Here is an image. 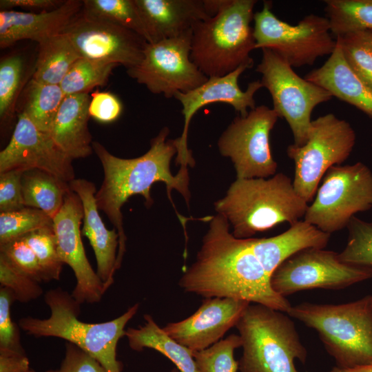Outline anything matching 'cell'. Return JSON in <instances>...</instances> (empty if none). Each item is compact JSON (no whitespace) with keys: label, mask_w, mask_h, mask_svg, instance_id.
<instances>
[{"label":"cell","mask_w":372,"mask_h":372,"mask_svg":"<svg viewBox=\"0 0 372 372\" xmlns=\"http://www.w3.org/2000/svg\"><path fill=\"white\" fill-rule=\"evenodd\" d=\"M209 220L196 260L179 279V287L205 298L242 300L287 313L289 301L272 289L248 238L234 236L228 220L219 214Z\"/></svg>","instance_id":"obj_1"},{"label":"cell","mask_w":372,"mask_h":372,"mask_svg":"<svg viewBox=\"0 0 372 372\" xmlns=\"http://www.w3.org/2000/svg\"><path fill=\"white\" fill-rule=\"evenodd\" d=\"M169 133L164 127L150 141L149 150L143 155L134 158H121L112 154L98 141L92 142L94 152L102 165L104 178L95 194L99 210L103 211L109 218L118 234V249L116 268L118 270L125 252L126 236L124 231L121 207L133 195L140 194L149 208L154 200L150 194L152 185L158 181L164 182L167 194L171 198L172 189H176L185 198L187 206L190 199L188 188L187 169H179L176 176L170 170V162L177 148L175 139H167Z\"/></svg>","instance_id":"obj_2"},{"label":"cell","mask_w":372,"mask_h":372,"mask_svg":"<svg viewBox=\"0 0 372 372\" xmlns=\"http://www.w3.org/2000/svg\"><path fill=\"white\" fill-rule=\"evenodd\" d=\"M308 203L296 192L293 180L283 173L271 178H236L225 196L214 203L237 238H251L287 222L304 218Z\"/></svg>","instance_id":"obj_3"},{"label":"cell","mask_w":372,"mask_h":372,"mask_svg":"<svg viewBox=\"0 0 372 372\" xmlns=\"http://www.w3.org/2000/svg\"><path fill=\"white\" fill-rule=\"evenodd\" d=\"M45 302L50 309L48 318L28 316L19 320V327L27 334L39 337H56L71 342L94 358L106 372H121L122 364L116 358L119 340L125 336V327L136 314V303L119 317L99 323L79 319V304L68 291L58 287L48 291Z\"/></svg>","instance_id":"obj_4"},{"label":"cell","mask_w":372,"mask_h":372,"mask_svg":"<svg viewBox=\"0 0 372 372\" xmlns=\"http://www.w3.org/2000/svg\"><path fill=\"white\" fill-rule=\"evenodd\" d=\"M256 0H223L213 17L192 28L190 59L208 78L223 76L246 63H254L251 23Z\"/></svg>","instance_id":"obj_5"},{"label":"cell","mask_w":372,"mask_h":372,"mask_svg":"<svg viewBox=\"0 0 372 372\" xmlns=\"http://www.w3.org/2000/svg\"><path fill=\"white\" fill-rule=\"evenodd\" d=\"M372 296L341 304L302 302L287 314L315 329L336 366L372 364Z\"/></svg>","instance_id":"obj_6"},{"label":"cell","mask_w":372,"mask_h":372,"mask_svg":"<svg viewBox=\"0 0 372 372\" xmlns=\"http://www.w3.org/2000/svg\"><path fill=\"white\" fill-rule=\"evenodd\" d=\"M236 327L242 341L240 372H298L295 360L306 361L307 350L287 313L250 304Z\"/></svg>","instance_id":"obj_7"},{"label":"cell","mask_w":372,"mask_h":372,"mask_svg":"<svg viewBox=\"0 0 372 372\" xmlns=\"http://www.w3.org/2000/svg\"><path fill=\"white\" fill-rule=\"evenodd\" d=\"M355 140V132L349 122L328 113L312 120L303 145L293 143L287 147V154L295 166V190L307 203L313 200L327 171L349 158Z\"/></svg>","instance_id":"obj_8"},{"label":"cell","mask_w":372,"mask_h":372,"mask_svg":"<svg viewBox=\"0 0 372 372\" xmlns=\"http://www.w3.org/2000/svg\"><path fill=\"white\" fill-rule=\"evenodd\" d=\"M254 21L256 49L275 52L292 68L312 65L336 48L327 17L310 14L297 24H289L272 12L271 1H265L262 9L254 13Z\"/></svg>","instance_id":"obj_9"},{"label":"cell","mask_w":372,"mask_h":372,"mask_svg":"<svg viewBox=\"0 0 372 372\" xmlns=\"http://www.w3.org/2000/svg\"><path fill=\"white\" fill-rule=\"evenodd\" d=\"M372 208V172L363 163L335 165L322 178L303 220L331 234L358 212Z\"/></svg>","instance_id":"obj_10"},{"label":"cell","mask_w":372,"mask_h":372,"mask_svg":"<svg viewBox=\"0 0 372 372\" xmlns=\"http://www.w3.org/2000/svg\"><path fill=\"white\" fill-rule=\"evenodd\" d=\"M262 54L256 71L261 74L260 83L269 92L272 109L287 122L293 144L303 145L307 139L314 108L332 99L323 87L300 77L280 56L269 49Z\"/></svg>","instance_id":"obj_11"},{"label":"cell","mask_w":372,"mask_h":372,"mask_svg":"<svg viewBox=\"0 0 372 372\" xmlns=\"http://www.w3.org/2000/svg\"><path fill=\"white\" fill-rule=\"evenodd\" d=\"M192 30L180 35L147 43L141 62L127 69V74L152 93L174 97L187 92L207 80L190 59Z\"/></svg>","instance_id":"obj_12"},{"label":"cell","mask_w":372,"mask_h":372,"mask_svg":"<svg viewBox=\"0 0 372 372\" xmlns=\"http://www.w3.org/2000/svg\"><path fill=\"white\" fill-rule=\"evenodd\" d=\"M279 116L266 105L237 116L218 140L220 154L234 164L236 178H267L276 174L277 163L270 146V133Z\"/></svg>","instance_id":"obj_13"},{"label":"cell","mask_w":372,"mask_h":372,"mask_svg":"<svg viewBox=\"0 0 372 372\" xmlns=\"http://www.w3.org/2000/svg\"><path fill=\"white\" fill-rule=\"evenodd\" d=\"M371 278V273L342 262L337 252L308 248L282 262L271 273L270 283L286 298L307 289H342Z\"/></svg>","instance_id":"obj_14"},{"label":"cell","mask_w":372,"mask_h":372,"mask_svg":"<svg viewBox=\"0 0 372 372\" xmlns=\"http://www.w3.org/2000/svg\"><path fill=\"white\" fill-rule=\"evenodd\" d=\"M81 58L124 65L138 64L148 43L136 32L85 17L81 11L63 32Z\"/></svg>","instance_id":"obj_15"},{"label":"cell","mask_w":372,"mask_h":372,"mask_svg":"<svg viewBox=\"0 0 372 372\" xmlns=\"http://www.w3.org/2000/svg\"><path fill=\"white\" fill-rule=\"evenodd\" d=\"M17 117L10 142L0 152V173L37 169L68 183L75 179L72 159L50 134L39 130L24 112H18Z\"/></svg>","instance_id":"obj_16"},{"label":"cell","mask_w":372,"mask_h":372,"mask_svg":"<svg viewBox=\"0 0 372 372\" xmlns=\"http://www.w3.org/2000/svg\"><path fill=\"white\" fill-rule=\"evenodd\" d=\"M253 65L254 63L242 65L225 76L209 77L205 83L191 91L176 93L174 97L181 103L184 116L182 134L175 139L176 165L185 169L195 165L192 152L187 147V136L191 120L200 108L211 103H223L231 105L240 116H245L249 113L248 108L253 110L256 107L254 94L262 87L260 81L249 83L245 91L238 85L240 76Z\"/></svg>","instance_id":"obj_17"},{"label":"cell","mask_w":372,"mask_h":372,"mask_svg":"<svg viewBox=\"0 0 372 372\" xmlns=\"http://www.w3.org/2000/svg\"><path fill=\"white\" fill-rule=\"evenodd\" d=\"M83 215L81 198L70 189L52 219L59 256L71 267L76 280L71 294L81 304L97 303L107 291L85 254L80 229Z\"/></svg>","instance_id":"obj_18"},{"label":"cell","mask_w":372,"mask_h":372,"mask_svg":"<svg viewBox=\"0 0 372 372\" xmlns=\"http://www.w3.org/2000/svg\"><path fill=\"white\" fill-rule=\"evenodd\" d=\"M251 303L228 298H208L190 316L167 323L163 329L192 352L205 349L236 327Z\"/></svg>","instance_id":"obj_19"},{"label":"cell","mask_w":372,"mask_h":372,"mask_svg":"<svg viewBox=\"0 0 372 372\" xmlns=\"http://www.w3.org/2000/svg\"><path fill=\"white\" fill-rule=\"evenodd\" d=\"M83 8V1L66 0L50 11L31 12L0 11V48L4 49L23 39L38 43L63 33Z\"/></svg>","instance_id":"obj_20"},{"label":"cell","mask_w":372,"mask_h":372,"mask_svg":"<svg viewBox=\"0 0 372 372\" xmlns=\"http://www.w3.org/2000/svg\"><path fill=\"white\" fill-rule=\"evenodd\" d=\"M69 185L82 201L84 215L81 234L89 240L96 257V273L107 290L114 283L116 271L118 232L115 228L109 230L105 227L99 213L96 187L92 182L75 178Z\"/></svg>","instance_id":"obj_21"},{"label":"cell","mask_w":372,"mask_h":372,"mask_svg":"<svg viewBox=\"0 0 372 372\" xmlns=\"http://www.w3.org/2000/svg\"><path fill=\"white\" fill-rule=\"evenodd\" d=\"M150 43L178 37L209 17L204 0H134Z\"/></svg>","instance_id":"obj_22"},{"label":"cell","mask_w":372,"mask_h":372,"mask_svg":"<svg viewBox=\"0 0 372 372\" xmlns=\"http://www.w3.org/2000/svg\"><path fill=\"white\" fill-rule=\"evenodd\" d=\"M90 99L88 93L65 96L49 133L72 160L86 158L94 152L88 129Z\"/></svg>","instance_id":"obj_23"},{"label":"cell","mask_w":372,"mask_h":372,"mask_svg":"<svg viewBox=\"0 0 372 372\" xmlns=\"http://www.w3.org/2000/svg\"><path fill=\"white\" fill-rule=\"evenodd\" d=\"M330 236L304 220H300L277 236L251 238L248 240L254 254L271 276L282 262L298 251L308 248L324 249Z\"/></svg>","instance_id":"obj_24"},{"label":"cell","mask_w":372,"mask_h":372,"mask_svg":"<svg viewBox=\"0 0 372 372\" xmlns=\"http://www.w3.org/2000/svg\"><path fill=\"white\" fill-rule=\"evenodd\" d=\"M304 79L372 118V90L350 68L338 44L324 64L307 73Z\"/></svg>","instance_id":"obj_25"},{"label":"cell","mask_w":372,"mask_h":372,"mask_svg":"<svg viewBox=\"0 0 372 372\" xmlns=\"http://www.w3.org/2000/svg\"><path fill=\"white\" fill-rule=\"evenodd\" d=\"M145 322L137 328L125 331L130 347L137 351L152 349L167 357L180 372H200L192 352L170 338L149 314L144 315Z\"/></svg>","instance_id":"obj_26"},{"label":"cell","mask_w":372,"mask_h":372,"mask_svg":"<svg viewBox=\"0 0 372 372\" xmlns=\"http://www.w3.org/2000/svg\"><path fill=\"white\" fill-rule=\"evenodd\" d=\"M21 189L25 207L40 209L53 219L71 188L68 183L45 172L32 169L23 172Z\"/></svg>","instance_id":"obj_27"},{"label":"cell","mask_w":372,"mask_h":372,"mask_svg":"<svg viewBox=\"0 0 372 372\" xmlns=\"http://www.w3.org/2000/svg\"><path fill=\"white\" fill-rule=\"evenodd\" d=\"M81 58L64 33L39 43L32 77L43 83L60 85L73 64Z\"/></svg>","instance_id":"obj_28"},{"label":"cell","mask_w":372,"mask_h":372,"mask_svg":"<svg viewBox=\"0 0 372 372\" xmlns=\"http://www.w3.org/2000/svg\"><path fill=\"white\" fill-rule=\"evenodd\" d=\"M22 107L34 125L50 133L52 123L65 95L59 85L47 84L30 78L21 95Z\"/></svg>","instance_id":"obj_29"},{"label":"cell","mask_w":372,"mask_h":372,"mask_svg":"<svg viewBox=\"0 0 372 372\" xmlns=\"http://www.w3.org/2000/svg\"><path fill=\"white\" fill-rule=\"evenodd\" d=\"M81 12L87 17L133 31L150 43L134 0H84Z\"/></svg>","instance_id":"obj_30"},{"label":"cell","mask_w":372,"mask_h":372,"mask_svg":"<svg viewBox=\"0 0 372 372\" xmlns=\"http://www.w3.org/2000/svg\"><path fill=\"white\" fill-rule=\"evenodd\" d=\"M324 12L335 39L347 33L372 31V0H325Z\"/></svg>","instance_id":"obj_31"},{"label":"cell","mask_w":372,"mask_h":372,"mask_svg":"<svg viewBox=\"0 0 372 372\" xmlns=\"http://www.w3.org/2000/svg\"><path fill=\"white\" fill-rule=\"evenodd\" d=\"M28 81L26 63L21 55L12 54L1 59L0 121L1 127L9 125L14 118L18 100Z\"/></svg>","instance_id":"obj_32"},{"label":"cell","mask_w":372,"mask_h":372,"mask_svg":"<svg viewBox=\"0 0 372 372\" xmlns=\"http://www.w3.org/2000/svg\"><path fill=\"white\" fill-rule=\"evenodd\" d=\"M118 65L79 58L60 83L65 96L88 93L92 88L105 85Z\"/></svg>","instance_id":"obj_33"},{"label":"cell","mask_w":372,"mask_h":372,"mask_svg":"<svg viewBox=\"0 0 372 372\" xmlns=\"http://www.w3.org/2000/svg\"><path fill=\"white\" fill-rule=\"evenodd\" d=\"M353 72L372 90V39L368 31L347 33L335 38Z\"/></svg>","instance_id":"obj_34"},{"label":"cell","mask_w":372,"mask_h":372,"mask_svg":"<svg viewBox=\"0 0 372 372\" xmlns=\"http://www.w3.org/2000/svg\"><path fill=\"white\" fill-rule=\"evenodd\" d=\"M347 227L348 241L344 249L338 253L340 260L372 273V222L355 216Z\"/></svg>","instance_id":"obj_35"},{"label":"cell","mask_w":372,"mask_h":372,"mask_svg":"<svg viewBox=\"0 0 372 372\" xmlns=\"http://www.w3.org/2000/svg\"><path fill=\"white\" fill-rule=\"evenodd\" d=\"M23 237L38 259L45 282L59 280L63 262L59 254L53 226L39 229Z\"/></svg>","instance_id":"obj_36"},{"label":"cell","mask_w":372,"mask_h":372,"mask_svg":"<svg viewBox=\"0 0 372 372\" xmlns=\"http://www.w3.org/2000/svg\"><path fill=\"white\" fill-rule=\"evenodd\" d=\"M53 226V220L40 209L24 208L0 213V245L45 227Z\"/></svg>","instance_id":"obj_37"},{"label":"cell","mask_w":372,"mask_h":372,"mask_svg":"<svg viewBox=\"0 0 372 372\" xmlns=\"http://www.w3.org/2000/svg\"><path fill=\"white\" fill-rule=\"evenodd\" d=\"M242 347L239 335L231 334L209 347L192 352L200 372H237L238 361L234 359L235 349Z\"/></svg>","instance_id":"obj_38"},{"label":"cell","mask_w":372,"mask_h":372,"mask_svg":"<svg viewBox=\"0 0 372 372\" xmlns=\"http://www.w3.org/2000/svg\"><path fill=\"white\" fill-rule=\"evenodd\" d=\"M0 282L2 287L13 293L16 300L23 303L38 298L43 291L39 282L19 271L1 255Z\"/></svg>","instance_id":"obj_39"},{"label":"cell","mask_w":372,"mask_h":372,"mask_svg":"<svg viewBox=\"0 0 372 372\" xmlns=\"http://www.w3.org/2000/svg\"><path fill=\"white\" fill-rule=\"evenodd\" d=\"M0 255L37 282H45L38 259L23 236L0 245Z\"/></svg>","instance_id":"obj_40"},{"label":"cell","mask_w":372,"mask_h":372,"mask_svg":"<svg viewBox=\"0 0 372 372\" xmlns=\"http://www.w3.org/2000/svg\"><path fill=\"white\" fill-rule=\"evenodd\" d=\"M15 300L14 296L10 289L1 287L0 349L24 352L20 342L19 329L10 316V306Z\"/></svg>","instance_id":"obj_41"},{"label":"cell","mask_w":372,"mask_h":372,"mask_svg":"<svg viewBox=\"0 0 372 372\" xmlns=\"http://www.w3.org/2000/svg\"><path fill=\"white\" fill-rule=\"evenodd\" d=\"M23 171L13 169L0 173V213L24 208L21 177Z\"/></svg>","instance_id":"obj_42"},{"label":"cell","mask_w":372,"mask_h":372,"mask_svg":"<svg viewBox=\"0 0 372 372\" xmlns=\"http://www.w3.org/2000/svg\"><path fill=\"white\" fill-rule=\"evenodd\" d=\"M50 372H106L105 369L87 353L67 342L63 361L59 369Z\"/></svg>","instance_id":"obj_43"},{"label":"cell","mask_w":372,"mask_h":372,"mask_svg":"<svg viewBox=\"0 0 372 372\" xmlns=\"http://www.w3.org/2000/svg\"><path fill=\"white\" fill-rule=\"evenodd\" d=\"M122 110L120 99L109 92L92 94L88 109L90 116L102 123L114 121L120 116Z\"/></svg>","instance_id":"obj_44"},{"label":"cell","mask_w":372,"mask_h":372,"mask_svg":"<svg viewBox=\"0 0 372 372\" xmlns=\"http://www.w3.org/2000/svg\"><path fill=\"white\" fill-rule=\"evenodd\" d=\"M65 1L62 0H1V10H14V8L42 12L59 8Z\"/></svg>","instance_id":"obj_45"},{"label":"cell","mask_w":372,"mask_h":372,"mask_svg":"<svg viewBox=\"0 0 372 372\" xmlns=\"http://www.w3.org/2000/svg\"><path fill=\"white\" fill-rule=\"evenodd\" d=\"M30 369L24 352L0 349V372H28Z\"/></svg>","instance_id":"obj_46"},{"label":"cell","mask_w":372,"mask_h":372,"mask_svg":"<svg viewBox=\"0 0 372 372\" xmlns=\"http://www.w3.org/2000/svg\"><path fill=\"white\" fill-rule=\"evenodd\" d=\"M327 372H372V364L349 369L340 368L335 366Z\"/></svg>","instance_id":"obj_47"},{"label":"cell","mask_w":372,"mask_h":372,"mask_svg":"<svg viewBox=\"0 0 372 372\" xmlns=\"http://www.w3.org/2000/svg\"><path fill=\"white\" fill-rule=\"evenodd\" d=\"M172 372H180L177 368H174L172 370Z\"/></svg>","instance_id":"obj_48"},{"label":"cell","mask_w":372,"mask_h":372,"mask_svg":"<svg viewBox=\"0 0 372 372\" xmlns=\"http://www.w3.org/2000/svg\"><path fill=\"white\" fill-rule=\"evenodd\" d=\"M28 372H36V371H34L32 370V369H30ZM45 372H50V371H45Z\"/></svg>","instance_id":"obj_49"},{"label":"cell","mask_w":372,"mask_h":372,"mask_svg":"<svg viewBox=\"0 0 372 372\" xmlns=\"http://www.w3.org/2000/svg\"><path fill=\"white\" fill-rule=\"evenodd\" d=\"M370 33L371 37L372 39V31H368Z\"/></svg>","instance_id":"obj_50"},{"label":"cell","mask_w":372,"mask_h":372,"mask_svg":"<svg viewBox=\"0 0 372 372\" xmlns=\"http://www.w3.org/2000/svg\"><path fill=\"white\" fill-rule=\"evenodd\" d=\"M371 304H372V301H371Z\"/></svg>","instance_id":"obj_51"}]
</instances>
